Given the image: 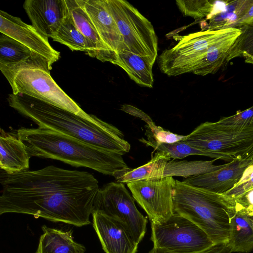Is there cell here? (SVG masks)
<instances>
[{
  "instance_id": "obj_1",
  "label": "cell",
  "mask_w": 253,
  "mask_h": 253,
  "mask_svg": "<svg viewBox=\"0 0 253 253\" xmlns=\"http://www.w3.org/2000/svg\"><path fill=\"white\" fill-rule=\"evenodd\" d=\"M0 214H30L77 227L90 224L99 189L92 174L54 166L14 174L0 169Z\"/></svg>"
},
{
  "instance_id": "obj_2",
  "label": "cell",
  "mask_w": 253,
  "mask_h": 253,
  "mask_svg": "<svg viewBox=\"0 0 253 253\" xmlns=\"http://www.w3.org/2000/svg\"><path fill=\"white\" fill-rule=\"evenodd\" d=\"M9 105L39 127L50 129L124 155L130 148L123 132L95 116L87 119L37 98L10 94Z\"/></svg>"
},
{
  "instance_id": "obj_3",
  "label": "cell",
  "mask_w": 253,
  "mask_h": 253,
  "mask_svg": "<svg viewBox=\"0 0 253 253\" xmlns=\"http://www.w3.org/2000/svg\"><path fill=\"white\" fill-rule=\"evenodd\" d=\"M16 133L30 157L55 159L112 176L116 171L128 167L121 154L50 129L21 127Z\"/></svg>"
},
{
  "instance_id": "obj_4",
  "label": "cell",
  "mask_w": 253,
  "mask_h": 253,
  "mask_svg": "<svg viewBox=\"0 0 253 253\" xmlns=\"http://www.w3.org/2000/svg\"><path fill=\"white\" fill-rule=\"evenodd\" d=\"M173 205L174 212L199 226L214 244L228 242L230 219L235 210L234 200L176 180Z\"/></svg>"
},
{
  "instance_id": "obj_5",
  "label": "cell",
  "mask_w": 253,
  "mask_h": 253,
  "mask_svg": "<svg viewBox=\"0 0 253 253\" xmlns=\"http://www.w3.org/2000/svg\"><path fill=\"white\" fill-rule=\"evenodd\" d=\"M241 34L239 28H228L202 30L182 36L174 46L163 50L158 56L159 67L169 77L193 73L210 47Z\"/></svg>"
},
{
  "instance_id": "obj_6",
  "label": "cell",
  "mask_w": 253,
  "mask_h": 253,
  "mask_svg": "<svg viewBox=\"0 0 253 253\" xmlns=\"http://www.w3.org/2000/svg\"><path fill=\"white\" fill-rule=\"evenodd\" d=\"M123 38L125 49L152 65L158 56V38L150 21L126 0H104Z\"/></svg>"
},
{
  "instance_id": "obj_7",
  "label": "cell",
  "mask_w": 253,
  "mask_h": 253,
  "mask_svg": "<svg viewBox=\"0 0 253 253\" xmlns=\"http://www.w3.org/2000/svg\"><path fill=\"white\" fill-rule=\"evenodd\" d=\"M151 240L153 248L169 253H197L214 244L199 226L174 213L165 222H151Z\"/></svg>"
},
{
  "instance_id": "obj_8",
  "label": "cell",
  "mask_w": 253,
  "mask_h": 253,
  "mask_svg": "<svg viewBox=\"0 0 253 253\" xmlns=\"http://www.w3.org/2000/svg\"><path fill=\"white\" fill-rule=\"evenodd\" d=\"M12 93L23 94L67 110L87 119L94 115L85 112L56 84L50 70L29 68L19 70L8 80Z\"/></svg>"
},
{
  "instance_id": "obj_9",
  "label": "cell",
  "mask_w": 253,
  "mask_h": 253,
  "mask_svg": "<svg viewBox=\"0 0 253 253\" xmlns=\"http://www.w3.org/2000/svg\"><path fill=\"white\" fill-rule=\"evenodd\" d=\"M134 201L124 183L111 182L99 188L93 211H100L119 220L138 244L145 234L147 219L137 210Z\"/></svg>"
},
{
  "instance_id": "obj_10",
  "label": "cell",
  "mask_w": 253,
  "mask_h": 253,
  "mask_svg": "<svg viewBox=\"0 0 253 253\" xmlns=\"http://www.w3.org/2000/svg\"><path fill=\"white\" fill-rule=\"evenodd\" d=\"M184 142L198 149L241 156L253 146V128L238 129L206 122L198 126Z\"/></svg>"
},
{
  "instance_id": "obj_11",
  "label": "cell",
  "mask_w": 253,
  "mask_h": 253,
  "mask_svg": "<svg viewBox=\"0 0 253 253\" xmlns=\"http://www.w3.org/2000/svg\"><path fill=\"white\" fill-rule=\"evenodd\" d=\"M126 184L151 222L162 224L174 213L173 193L175 180L172 177L135 181Z\"/></svg>"
},
{
  "instance_id": "obj_12",
  "label": "cell",
  "mask_w": 253,
  "mask_h": 253,
  "mask_svg": "<svg viewBox=\"0 0 253 253\" xmlns=\"http://www.w3.org/2000/svg\"><path fill=\"white\" fill-rule=\"evenodd\" d=\"M0 33L17 41L34 53L47 61L51 66L60 58V52L50 44L48 38L32 25L5 11H0Z\"/></svg>"
},
{
  "instance_id": "obj_13",
  "label": "cell",
  "mask_w": 253,
  "mask_h": 253,
  "mask_svg": "<svg viewBox=\"0 0 253 253\" xmlns=\"http://www.w3.org/2000/svg\"><path fill=\"white\" fill-rule=\"evenodd\" d=\"M93 227L106 253H136L138 244L119 220L100 211L92 213Z\"/></svg>"
},
{
  "instance_id": "obj_14",
  "label": "cell",
  "mask_w": 253,
  "mask_h": 253,
  "mask_svg": "<svg viewBox=\"0 0 253 253\" xmlns=\"http://www.w3.org/2000/svg\"><path fill=\"white\" fill-rule=\"evenodd\" d=\"M23 6L32 25L48 38L53 37L68 13L66 0H26Z\"/></svg>"
},
{
  "instance_id": "obj_15",
  "label": "cell",
  "mask_w": 253,
  "mask_h": 253,
  "mask_svg": "<svg viewBox=\"0 0 253 253\" xmlns=\"http://www.w3.org/2000/svg\"><path fill=\"white\" fill-rule=\"evenodd\" d=\"M253 161L241 156L225 164L222 168L211 172L185 178L186 184L216 193L222 194L231 189L240 179L245 169Z\"/></svg>"
},
{
  "instance_id": "obj_16",
  "label": "cell",
  "mask_w": 253,
  "mask_h": 253,
  "mask_svg": "<svg viewBox=\"0 0 253 253\" xmlns=\"http://www.w3.org/2000/svg\"><path fill=\"white\" fill-rule=\"evenodd\" d=\"M80 1L115 61L116 53L125 49L124 41L115 20L106 8L104 0Z\"/></svg>"
},
{
  "instance_id": "obj_17",
  "label": "cell",
  "mask_w": 253,
  "mask_h": 253,
  "mask_svg": "<svg viewBox=\"0 0 253 253\" xmlns=\"http://www.w3.org/2000/svg\"><path fill=\"white\" fill-rule=\"evenodd\" d=\"M165 153L157 151L152 157V170L151 179L168 176H181L185 178L218 170L225 164L215 165L216 159L211 161L170 160Z\"/></svg>"
},
{
  "instance_id": "obj_18",
  "label": "cell",
  "mask_w": 253,
  "mask_h": 253,
  "mask_svg": "<svg viewBox=\"0 0 253 253\" xmlns=\"http://www.w3.org/2000/svg\"><path fill=\"white\" fill-rule=\"evenodd\" d=\"M31 157L17 133L0 128V168L8 174L28 170Z\"/></svg>"
},
{
  "instance_id": "obj_19",
  "label": "cell",
  "mask_w": 253,
  "mask_h": 253,
  "mask_svg": "<svg viewBox=\"0 0 253 253\" xmlns=\"http://www.w3.org/2000/svg\"><path fill=\"white\" fill-rule=\"evenodd\" d=\"M69 13L78 29L92 44L96 58L113 63L114 58L101 40L80 0H66Z\"/></svg>"
},
{
  "instance_id": "obj_20",
  "label": "cell",
  "mask_w": 253,
  "mask_h": 253,
  "mask_svg": "<svg viewBox=\"0 0 253 253\" xmlns=\"http://www.w3.org/2000/svg\"><path fill=\"white\" fill-rule=\"evenodd\" d=\"M232 253H249L253 250V218L236 203L230 219L227 242Z\"/></svg>"
},
{
  "instance_id": "obj_21",
  "label": "cell",
  "mask_w": 253,
  "mask_h": 253,
  "mask_svg": "<svg viewBox=\"0 0 253 253\" xmlns=\"http://www.w3.org/2000/svg\"><path fill=\"white\" fill-rule=\"evenodd\" d=\"M35 253H84L85 247L74 241L71 231L43 225Z\"/></svg>"
},
{
  "instance_id": "obj_22",
  "label": "cell",
  "mask_w": 253,
  "mask_h": 253,
  "mask_svg": "<svg viewBox=\"0 0 253 253\" xmlns=\"http://www.w3.org/2000/svg\"><path fill=\"white\" fill-rule=\"evenodd\" d=\"M113 64L122 68L138 85L153 87V65L145 58L127 50H121L116 53Z\"/></svg>"
},
{
  "instance_id": "obj_23",
  "label": "cell",
  "mask_w": 253,
  "mask_h": 253,
  "mask_svg": "<svg viewBox=\"0 0 253 253\" xmlns=\"http://www.w3.org/2000/svg\"><path fill=\"white\" fill-rule=\"evenodd\" d=\"M147 139L143 138L139 141L147 146L153 147L155 150L166 153L170 159H183L191 155H201L211 158L222 160L227 162H231L236 159L232 156L228 155L215 152L201 150L194 147L183 140L173 143H158L150 135L145 134Z\"/></svg>"
},
{
  "instance_id": "obj_24",
  "label": "cell",
  "mask_w": 253,
  "mask_h": 253,
  "mask_svg": "<svg viewBox=\"0 0 253 253\" xmlns=\"http://www.w3.org/2000/svg\"><path fill=\"white\" fill-rule=\"evenodd\" d=\"M52 39L72 51H84L90 57L96 58L92 44L76 27L69 11Z\"/></svg>"
},
{
  "instance_id": "obj_25",
  "label": "cell",
  "mask_w": 253,
  "mask_h": 253,
  "mask_svg": "<svg viewBox=\"0 0 253 253\" xmlns=\"http://www.w3.org/2000/svg\"><path fill=\"white\" fill-rule=\"evenodd\" d=\"M241 35V34H240ZM240 35H235L217 42L209 48L192 73L201 76L213 74L226 62L229 51Z\"/></svg>"
},
{
  "instance_id": "obj_26",
  "label": "cell",
  "mask_w": 253,
  "mask_h": 253,
  "mask_svg": "<svg viewBox=\"0 0 253 253\" xmlns=\"http://www.w3.org/2000/svg\"><path fill=\"white\" fill-rule=\"evenodd\" d=\"M253 2V0L227 1L222 11L210 18L206 30H217L234 28L235 24L244 15Z\"/></svg>"
},
{
  "instance_id": "obj_27",
  "label": "cell",
  "mask_w": 253,
  "mask_h": 253,
  "mask_svg": "<svg viewBox=\"0 0 253 253\" xmlns=\"http://www.w3.org/2000/svg\"><path fill=\"white\" fill-rule=\"evenodd\" d=\"M241 35L236 39L228 53L226 62L237 57L253 65V23L240 28Z\"/></svg>"
},
{
  "instance_id": "obj_28",
  "label": "cell",
  "mask_w": 253,
  "mask_h": 253,
  "mask_svg": "<svg viewBox=\"0 0 253 253\" xmlns=\"http://www.w3.org/2000/svg\"><path fill=\"white\" fill-rule=\"evenodd\" d=\"M175 2L183 16L194 19L203 18L209 15L214 6L213 1L208 0H177Z\"/></svg>"
},
{
  "instance_id": "obj_29",
  "label": "cell",
  "mask_w": 253,
  "mask_h": 253,
  "mask_svg": "<svg viewBox=\"0 0 253 253\" xmlns=\"http://www.w3.org/2000/svg\"><path fill=\"white\" fill-rule=\"evenodd\" d=\"M216 122L219 126L231 128H253V106L244 111H238L233 115L221 118Z\"/></svg>"
},
{
  "instance_id": "obj_30",
  "label": "cell",
  "mask_w": 253,
  "mask_h": 253,
  "mask_svg": "<svg viewBox=\"0 0 253 253\" xmlns=\"http://www.w3.org/2000/svg\"><path fill=\"white\" fill-rule=\"evenodd\" d=\"M253 189V165L249 166L244 171L239 181L230 190L223 193L235 201Z\"/></svg>"
},
{
  "instance_id": "obj_31",
  "label": "cell",
  "mask_w": 253,
  "mask_h": 253,
  "mask_svg": "<svg viewBox=\"0 0 253 253\" xmlns=\"http://www.w3.org/2000/svg\"><path fill=\"white\" fill-rule=\"evenodd\" d=\"M145 134L151 136L158 143H173L184 139L187 135H179L169 130H166L160 126L151 130L146 125Z\"/></svg>"
},
{
  "instance_id": "obj_32",
  "label": "cell",
  "mask_w": 253,
  "mask_h": 253,
  "mask_svg": "<svg viewBox=\"0 0 253 253\" xmlns=\"http://www.w3.org/2000/svg\"><path fill=\"white\" fill-rule=\"evenodd\" d=\"M121 110L135 117L139 118L146 123V126L151 130L155 128L157 126L150 117L142 110L130 105L124 104L121 107Z\"/></svg>"
},
{
  "instance_id": "obj_33",
  "label": "cell",
  "mask_w": 253,
  "mask_h": 253,
  "mask_svg": "<svg viewBox=\"0 0 253 253\" xmlns=\"http://www.w3.org/2000/svg\"><path fill=\"white\" fill-rule=\"evenodd\" d=\"M148 253H169L160 249L153 248ZM197 253H232L227 242L214 244L209 248Z\"/></svg>"
},
{
  "instance_id": "obj_34",
  "label": "cell",
  "mask_w": 253,
  "mask_h": 253,
  "mask_svg": "<svg viewBox=\"0 0 253 253\" xmlns=\"http://www.w3.org/2000/svg\"><path fill=\"white\" fill-rule=\"evenodd\" d=\"M253 23V2L249 7L244 15L235 24L234 28H239Z\"/></svg>"
},
{
  "instance_id": "obj_35",
  "label": "cell",
  "mask_w": 253,
  "mask_h": 253,
  "mask_svg": "<svg viewBox=\"0 0 253 253\" xmlns=\"http://www.w3.org/2000/svg\"><path fill=\"white\" fill-rule=\"evenodd\" d=\"M241 158L244 160H247L253 162V146L247 152L241 156Z\"/></svg>"
},
{
  "instance_id": "obj_36",
  "label": "cell",
  "mask_w": 253,
  "mask_h": 253,
  "mask_svg": "<svg viewBox=\"0 0 253 253\" xmlns=\"http://www.w3.org/2000/svg\"><path fill=\"white\" fill-rule=\"evenodd\" d=\"M252 165H253V163H252Z\"/></svg>"
}]
</instances>
